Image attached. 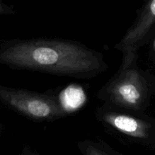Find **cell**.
<instances>
[{"label": "cell", "instance_id": "obj_1", "mask_svg": "<svg viewBox=\"0 0 155 155\" xmlns=\"http://www.w3.org/2000/svg\"><path fill=\"white\" fill-rule=\"evenodd\" d=\"M0 64L19 71L78 79L94 78L108 68L101 52L61 38L6 41L0 47Z\"/></svg>", "mask_w": 155, "mask_h": 155}, {"label": "cell", "instance_id": "obj_2", "mask_svg": "<svg viewBox=\"0 0 155 155\" xmlns=\"http://www.w3.org/2000/svg\"><path fill=\"white\" fill-rule=\"evenodd\" d=\"M122 54L119 69L98 91L97 98L124 108L145 112L155 96V77L139 68L137 51Z\"/></svg>", "mask_w": 155, "mask_h": 155}, {"label": "cell", "instance_id": "obj_3", "mask_svg": "<svg viewBox=\"0 0 155 155\" xmlns=\"http://www.w3.org/2000/svg\"><path fill=\"white\" fill-rule=\"evenodd\" d=\"M58 92L50 89L38 92L0 85V101L33 122H53L68 117L61 107Z\"/></svg>", "mask_w": 155, "mask_h": 155}, {"label": "cell", "instance_id": "obj_4", "mask_svg": "<svg viewBox=\"0 0 155 155\" xmlns=\"http://www.w3.org/2000/svg\"><path fill=\"white\" fill-rule=\"evenodd\" d=\"M97 120L107 130L142 143L155 141V118L139 112L104 103L95 110Z\"/></svg>", "mask_w": 155, "mask_h": 155}, {"label": "cell", "instance_id": "obj_5", "mask_svg": "<svg viewBox=\"0 0 155 155\" xmlns=\"http://www.w3.org/2000/svg\"><path fill=\"white\" fill-rule=\"evenodd\" d=\"M155 33V0H147L139 10L133 24L122 39L115 45V49L121 52L139 51L149 43Z\"/></svg>", "mask_w": 155, "mask_h": 155}, {"label": "cell", "instance_id": "obj_6", "mask_svg": "<svg viewBox=\"0 0 155 155\" xmlns=\"http://www.w3.org/2000/svg\"><path fill=\"white\" fill-rule=\"evenodd\" d=\"M59 103L68 116L81 108L86 102V94L78 85H71L58 92Z\"/></svg>", "mask_w": 155, "mask_h": 155}, {"label": "cell", "instance_id": "obj_7", "mask_svg": "<svg viewBox=\"0 0 155 155\" xmlns=\"http://www.w3.org/2000/svg\"><path fill=\"white\" fill-rule=\"evenodd\" d=\"M78 146L83 155H113L109 147L101 142L83 141Z\"/></svg>", "mask_w": 155, "mask_h": 155}, {"label": "cell", "instance_id": "obj_8", "mask_svg": "<svg viewBox=\"0 0 155 155\" xmlns=\"http://www.w3.org/2000/svg\"><path fill=\"white\" fill-rule=\"evenodd\" d=\"M15 12L10 7L0 1V15H13Z\"/></svg>", "mask_w": 155, "mask_h": 155}, {"label": "cell", "instance_id": "obj_9", "mask_svg": "<svg viewBox=\"0 0 155 155\" xmlns=\"http://www.w3.org/2000/svg\"><path fill=\"white\" fill-rule=\"evenodd\" d=\"M149 43H151L149 48V57L151 61L155 62V33Z\"/></svg>", "mask_w": 155, "mask_h": 155}]
</instances>
